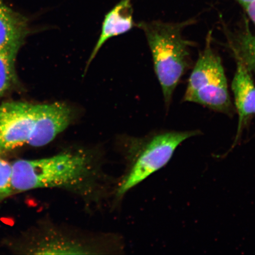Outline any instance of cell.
Instances as JSON below:
<instances>
[{"label":"cell","instance_id":"1","mask_svg":"<svg viewBox=\"0 0 255 255\" xmlns=\"http://www.w3.org/2000/svg\"><path fill=\"white\" fill-rule=\"evenodd\" d=\"M14 193L44 188L81 190L93 173L90 156L67 151L37 159H19L12 163Z\"/></svg>","mask_w":255,"mask_h":255},{"label":"cell","instance_id":"2","mask_svg":"<svg viewBox=\"0 0 255 255\" xmlns=\"http://www.w3.org/2000/svg\"><path fill=\"white\" fill-rule=\"evenodd\" d=\"M194 22L193 19L178 23L158 20L137 25L147 39L167 109L175 88L190 66V48L194 43L185 39L183 31Z\"/></svg>","mask_w":255,"mask_h":255},{"label":"cell","instance_id":"3","mask_svg":"<svg viewBox=\"0 0 255 255\" xmlns=\"http://www.w3.org/2000/svg\"><path fill=\"white\" fill-rule=\"evenodd\" d=\"M212 31L207 34L205 49L191 72L183 101L203 105L231 116L234 107L221 57L212 47Z\"/></svg>","mask_w":255,"mask_h":255},{"label":"cell","instance_id":"4","mask_svg":"<svg viewBox=\"0 0 255 255\" xmlns=\"http://www.w3.org/2000/svg\"><path fill=\"white\" fill-rule=\"evenodd\" d=\"M200 133L202 132L199 130L168 131L153 136L121 184L118 195L123 196L132 188L164 167L170 161L181 143Z\"/></svg>","mask_w":255,"mask_h":255},{"label":"cell","instance_id":"5","mask_svg":"<svg viewBox=\"0 0 255 255\" xmlns=\"http://www.w3.org/2000/svg\"><path fill=\"white\" fill-rule=\"evenodd\" d=\"M37 104L10 102L0 105V154L27 144L34 128Z\"/></svg>","mask_w":255,"mask_h":255},{"label":"cell","instance_id":"6","mask_svg":"<svg viewBox=\"0 0 255 255\" xmlns=\"http://www.w3.org/2000/svg\"><path fill=\"white\" fill-rule=\"evenodd\" d=\"M74 113L62 103L37 104L36 120L27 144L40 147L52 142L71 124Z\"/></svg>","mask_w":255,"mask_h":255},{"label":"cell","instance_id":"7","mask_svg":"<svg viewBox=\"0 0 255 255\" xmlns=\"http://www.w3.org/2000/svg\"><path fill=\"white\" fill-rule=\"evenodd\" d=\"M236 59L237 69L233 79L232 89L238 114V126L232 148L238 144L244 130L255 116V84L253 73L240 58L236 57Z\"/></svg>","mask_w":255,"mask_h":255},{"label":"cell","instance_id":"8","mask_svg":"<svg viewBox=\"0 0 255 255\" xmlns=\"http://www.w3.org/2000/svg\"><path fill=\"white\" fill-rule=\"evenodd\" d=\"M28 32V19L0 0V52L17 54Z\"/></svg>","mask_w":255,"mask_h":255},{"label":"cell","instance_id":"9","mask_svg":"<svg viewBox=\"0 0 255 255\" xmlns=\"http://www.w3.org/2000/svg\"><path fill=\"white\" fill-rule=\"evenodd\" d=\"M131 0H121L105 16L101 34L88 60L85 72L97 56L99 50L111 37L119 36L129 31L134 25L133 21Z\"/></svg>","mask_w":255,"mask_h":255},{"label":"cell","instance_id":"10","mask_svg":"<svg viewBox=\"0 0 255 255\" xmlns=\"http://www.w3.org/2000/svg\"><path fill=\"white\" fill-rule=\"evenodd\" d=\"M244 8L255 27V1ZM230 45L235 56L240 58L255 74V33L246 28L231 39Z\"/></svg>","mask_w":255,"mask_h":255},{"label":"cell","instance_id":"11","mask_svg":"<svg viewBox=\"0 0 255 255\" xmlns=\"http://www.w3.org/2000/svg\"><path fill=\"white\" fill-rule=\"evenodd\" d=\"M28 251L34 254H89V248L63 239H41Z\"/></svg>","mask_w":255,"mask_h":255},{"label":"cell","instance_id":"12","mask_svg":"<svg viewBox=\"0 0 255 255\" xmlns=\"http://www.w3.org/2000/svg\"><path fill=\"white\" fill-rule=\"evenodd\" d=\"M16 56L17 54L0 52V99L4 97L17 82Z\"/></svg>","mask_w":255,"mask_h":255},{"label":"cell","instance_id":"13","mask_svg":"<svg viewBox=\"0 0 255 255\" xmlns=\"http://www.w3.org/2000/svg\"><path fill=\"white\" fill-rule=\"evenodd\" d=\"M12 180V163L0 158V202L14 193Z\"/></svg>","mask_w":255,"mask_h":255},{"label":"cell","instance_id":"14","mask_svg":"<svg viewBox=\"0 0 255 255\" xmlns=\"http://www.w3.org/2000/svg\"><path fill=\"white\" fill-rule=\"evenodd\" d=\"M237 1L239 3V4L245 7V6L250 4L251 2L255 1V0H237Z\"/></svg>","mask_w":255,"mask_h":255}]
</instances>
